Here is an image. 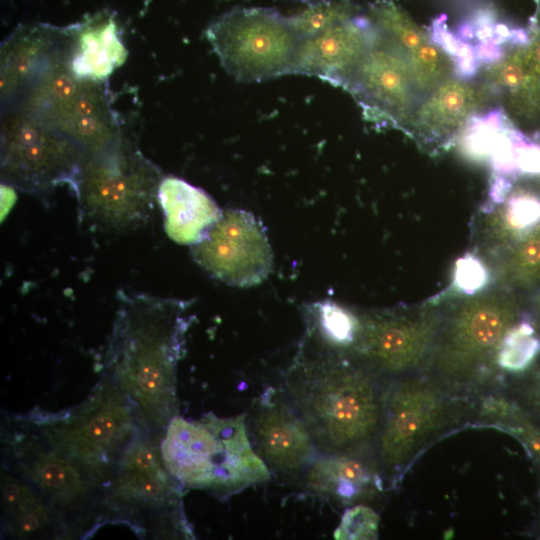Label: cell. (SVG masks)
<instances>
[{"instance_id":"52a82bcc","label":"cell","mask_w":540,"mask_h":540,"mask_svg":"<svg viewBox=\"0 0 540 540\" xmlns=\"http://www.w3.org/2000/svg\"><path fill=\"white\" fill-rule=\"evenodd\" d=\"M206 38L226 72L240 82L291 74L300 38L271 8H235L215 19Z\"/></svg>"},{"instance_id":"6da1fadb","label":"cell","mask_w":540,"mask_h":540,"mask_svg":"<svg viewBox=\"0 0 540 540\" xmlns=\"http://www.w3.org/2000/svg\"><path fill=\"white\" fill-rule=\"evenodd\" d=\"M107 363L154 425L170 421L175 371L191 317L187 301L120 292Z\"/></svg>"},{"instance_id":"4dcf8cb0","label":"cell","mask_w":540,"mask_h":540,"mask_svg":"<svg viewBox=\"0 0 540 540\" xmlns=\"http://www.w3.org/2000/svg\"><path fill=\"white\" fill-rule=\"evenodd\" d=\"M370 20L407 54L428 41L424 32L414 21L393 4H382L373 8L370 12Z\"/></svg>"},{"instance_id":"44dd1931","label":"cell","mask_w":540,"mask_h":540,"mask_svg":"<svg viewBox=\"0 0 540 540\" xmlns=\"http://www.w3.org/2000/svg\"><path fill=\"white\" fill-rule=\"evenodd\" d=\"M485 91L459 80H445L433 89L415 116V127L430 140L447 138L484 105Z\"/></svg>"},{"instance_id":"d4e9b609","label":"cell","mask_w":540,"mask_h":540,"mask_svg":"<svg viewBox=\"0 0 540 540\" xmlns=\"http://www.w3.org/2000/svg\"><path fill=\"white\" fill-rule=\"evenodd\" d=\"M498 275L512 290L528 291L540 287V224L507 250Z\"/></svg>"},{"instance_id":"83f0119b","label":"cell","mask_w":540,"mask_h":540,"mask_svg":"<svg viewBox=\"0 0 540 540\" xmlns=\"http://www.w3.org/2000/svg\"><path fill=\"white\" fill-rule=\"evenodd\" d=\"M2 503L4 511L12 515L13 528L19 534L34 532L48 520V511L36 495L7 475L2 480Z\"/></svg>"},{"instance_id":"30bf717a","label":"cell","mask_w":540,"mask_h":540,"mask_svg":"<svg viewBox=\"0 0 540 540\" xmlns=\"http://www.w3.org/2000/svg\"><path fill=\"white\" fill-rule=\"evenodd\" d=\"M191 253L213 278L237 287L263 282L273 268L263 224L242 209L224 210L205 237L191 246Z\"/></svg>"},{"instance_id":"484cf974","label":"cell","mask_w":540,"mask_h":540,"mask_svg":"<svg viewBox=\"0 0 540 540\" xmlns=\"http://www.w3.org/2000/svg\"><path fill=\"white\" fill-rule=\"evenodd\" d=\"M479 419L518 438L540 466V428L516 403L488 396L480 405Z\"/></svg>"},{"instance_id":"d6986e66","label":"cell","mask_w":540,"mask_h":540,"mask_svg":"<svg viewBox=\"0 0 540 540\" xmlns=\"http://www.w3.org/2000/svg\"><path fill=\"white\" fill-rule=\"evenodd\" d=\"M51 27L21 28L11 35L1 49V99L14 96L51 65L58 38Z\"/></svg>"},{"instance_id":"3957f363","label":"cell","mask_w":540,"mask_h":540,"mask_svg":"<svg viewBox=\"0 0 540 540\" xmlns=\"http://www.w3.org/2000/svg\"><path fill=\"white\" fill-rule=\"evenodd\" d=\"M160 455L171 477L187 488L229 497L266 482V462L250 442L246 413L233 417L203 415L196 421H169Z\"/></svg>"},{"instance_id":"cb8c5ba5","label":"cell","mask_w":540,"mask_h":540,"mask_svg":"<svg viewBox=\"0 0 540 540\" xmlns=\"http://www.w3.org/2000/svg\"><path fill=\"white\" fill-rule=\"evenodd\" d=\"M27 477L53 501L69 505L86 494L88 482L67 457L39 452L24 467Z\"/></svg>"},{"instance_id":"74e56055","label":"cell","mask_w":540,"mask_h":540,"mask_svg":"<svg viewBox=\"0 0 540 540\" xmlns=\"http://www.w3.org/2000/svg\"><path fill=\"white\" fill-rule=\"evenodd\" d=\"M528 47L540 71V28L535 33V36L533 37V39L530 42H528Z\"/></svg>"},{"instance_id":"836d02e7","label":"cell","mask_w":540,"mask_h":540,"mask_svg":"<svg viewBox=\"0 0 540 540\" xmlns=\"http://www.w3.org/2000/svg\"><path fill=\"white\" fill-rule=\"evenodd\" d=\"M379 519L371 507L355 505L345 510L333 536L337 540L377 539Z\"/></svg>"},{"instance_id":"8992f818","label":"cell","mask_w":540,"mask_h":540,"mask_svg":"<svg viewBox=\"0 0 540 540\" xmlns=\"http://www.w3.org/2000/svg\"><path fill=\"white\" fill-rule=\"evenodd\" d=\"M454 403L433 375L402 377L385 391L375 441L380 469L393 486L423 446L450 423Z\"/></svg>"},{"instance_id":"5b68a950","label":"cell","mask_w":540,"mask_h":540,"mask_svg":"<svg viewBox=\"0 0 540 540\" xmlns=\"http://www.w3.org/2000/svg\"><path fill=\"white\" fill-rule=\"evenodd\" d=\"M160 182L157 167L117 138L84 160L75 193L80 216L101 230L136 227L148 218Z\"/></svg>"},{"instance_id":"7402d4cb","label":"cell","mask_w":540,"mask_h":540,"mask_svg":"<svg viewBox=\"0 0 540 540\" xmlns=\"http://www.w3.org/2000/svg\"><path fill=\"white\" fill-rule=\"evenodd\" d=\"M502 205L484 210L481 238L491 251L508 250L540 224V194L519 189L507 196Z\"/></svg>"},{"instance_id":"ba28073f","label":"cell","mask_w":540,"mask_h":540,"mask_svg":"<svg viewBox=\"0 0 540 540\" xmlns=\"http://www.w3.org/2000/svg\"><path fill=\"white\" fill-rule=\"evenodd\" d=\"M86 156L75 141L25 110L3 124L1 177L22 191L39 195L67 183L76 193Z\"/></svg>"},{"instance_id":"f1b7e54d","label":"cell","mask_w":540,"mask_h":540,"mask_svg":"<svg viewBox=\"0 0 540 540\" xmlns=\"http://www.w3.org/2000/svg\"><path fill=\"white\" fill-rule=\"evenodd\" d=\"M540 354V336L530 318L519 321L504 337L497 353V366L506 372L526 370Z\"/></svg>"},{"instance_id":"9c48e42d","label":"cell","mask_w":540,"mask_h":540,"mask_svg":"<svg viewBox=\"0 0 540 540\" xmlns=\"http://www.w3.org/2000/svg\"><path fill=\"white\" fill-rule=\"evenodd\" d=\"M441 323L432 306L384 310L358 316L354 343L346 351L375 375H403L428 366Z\"/></svg>"},{"instance_id":"7c38bea8","label":"cell","mask_w":540,"mask_h":540,"mask_svg":"<svg viewBox=\"0 0 540 540\" xmlns=\"http://www.w3.org/2000/svg\"><path fill=\"white\" fill-rule=\"evenodd\" d=\"M131 428L129 413L113 390L100 392L86 407L54 432L59 452L79 468L99 475L124 443Z\"/></svg>"},{"instance_id":"4316f807","label":"cell","mask_w":540,"mask_h":540,"mask_svg":"<svg viewBox=\"0 0 540 540\" xmlns=\"http://www.w3.org/2000/svg\"><path fill=\"white\" fill-rule=\"evenodd\" d=\"M310 333L317 334L322 349L346 352L354 343L358 316L334 303L316 305L311 311Z\"/></svg>"},{"instance_id":"9a60e30c","label":"cell","mask_w":540,"mask_h":540,"mask_svg":"<svg viewBox=\"0 0 540 540\" xmlns=\"http://www.w3.org/2000/svg\"><path fill=\"white\" fill-rule=\"evenodd\" d=\"M40 119L75 141L87 155L100 152L117 139L108 103L94 81L81 80L72 94Z\"/></svg>"},{"instance_id":"1f68e13d","label":"cell","mask_w":540,"mask_h":540,"mask_svg":"<svg viewBox=\"0 0 540 540\" xmlns=\"http://www.w3.org/2000/svg\"><path fill=\"white\" fill-rule=\"evenodd\" d=\"M468 121L470 124L462 138V151L472 160H485L490 157L498 136L507 127L503 116L499 112H491Z\"/></svg>"},{"instance_id":"5bb4252c","label":"cell","mask_w":540,"mask_h":540,"mask_svg":"<svg viewBox=\"0 0 540 540\" xmlns=\"http://www.w3.org/2000/svg\"><path fill=\"white\" fill-rule=\"evenodd\" d=\"M258 454L279 472H296L316 458V443L286 394L268 387L257 401L253 418Z\"/></svg>"},{"instance_id":"8fae6325","label":"cell","mask_w":540,"mask_h":540,"mask_svg":"<svg viewBox=\"0 0 540 540\" xmlns=\"http://www.w3.org/2000/svg\"><path fill=\"white\" fill-rule=\"evenodd\" d=\"M413 86L408 54L378 29L375 43L344 87L355 95L367 115L394 120L410 110Z\"/></svg>"},{"instance_id":"2e32d148","label":"cell","mask_w":540,"mask_h":540,"mask_svg":"<svg viewBox=\"0 0 540 540\" xmlns=\"http://www.w3.org/2000/svg\"><path fill=\"white\" fill-rule=\"evenodd\" d=\"M157 200L164 213L165 232L182 245L202 240L223 212L203 189L174 176L161 180Z\"/></svg>"},{"instance_id":"7a4b0ae2","label":"cell","mask_w":540,"mask_h":540,"mask_svg":"<svg viewBox=\"0 0 540 540\" xmlns=\"http://www.w3.org/2000/svg\"><path fill=\"white\" fill-rule=\"evenodd\" d=\"M286 396L326 453H358L376 440L383 407L373 374L345 353L300 354Z\"/></svg>"},{"instance_id":"ffe728a7","label":"cell","mask_w":540,"mask_h":540,"mask_svg":"<svg viewBox=\"0 0 540 540\" xmlns=\"http://www.w3.org/2000/svg\"><path fill=\"white\" fill-rule=\"evenodd\" d=\"M170 476L154 448L134 444L122 459L114 495L128 505H163L176 496Z\"/></svg>"},{"instance_id":"603a6c76","label":"cell","mask_w":540,"mask_h":540,"mask_svg":"<svg viewBox=\"0 0 540 540\" xmlns=\"http://www.w3.org/2000/svg\"><path fill=\"white\" fill-rule=\"evenodd\" d=\"M494 85L507 90L514 110L526 117L540 114V71L527 44L518 45L487 72Z\"/></svg>"},{"instance_id":"4fadbf2b","label":"cell","mask_w":540,"mask_h":540,"mask_svg":"<svg viewBox=\"0 0 540 540\" xmlns=\"http://www.w3.org/2000/svg\"><path fill=\"white\" fill-rule=\"evenodd\" d=\"M377 36L378 28L370 19L355 15L318 34L302 38L291 74L316 76L344 87Z\"/></svg>"},{"instance_id":"277c9868","label":"cell","mask_w":540,"mask_h":540,"mask_svg":"<svg viewBox=\"0 0 540 540\" xmlns=\"http://www.w3.org/2000/svg\"><path fill=\"white\" fill-rule=\"evenodd\" d=\"M519 303L510 291L493 289L466 296L441 316L428 366L451 391L478 388L496 376L497 353L519 322Z\"/></svg>"},{"instance_id":"e0dca14e","label":"cell","mask_w":540,"mask_h":540,"mask_svg":"<svg viewBox=\"0 0 540 540\" xmlns=\"http://www.w3.org/2000/svg\"><path fill=\"white\" fill-rule=\"evenodd\" d=\"M307 489L318 496L353 503L383 488L379 470L357 453H327L315 458L305 475Z\"/></svg>"},{"instance_id":"f546056e","label":"cell","mask_w":540,"mask_h":540,"mask_svg":"<svg viewBox=\"0 0 540 540\" xmlns=\"http://www.w3.org/2000/svg\"><path fill=\"white\" fill-rule=\"evenodd\" d=\"M355 16L350 4L335 0L309 3L299 12L288 16V22L297 36L307 38Z\"/></svg>"},{"instance_id":"8d00e7d4","label":"cell","mask_w":540,"mask_h":540,"mask_svg":"<svg viewBox=\"0 0 540 540\" xmlns=\"http://www.w3.org/2000/svg\"><path fill=\"white\" fill-rule=\"evenodd\" d=\"M529 317L537 334L540 336V287L533 298Z\"/></svg>"},{"instance_id":"d590c367","label":"cell","mask_w":540,"mask_h":540,"mask_svg":"<svg viewBox=\"0 0 540 540\" xmlns=\"http://www.w3.org/2000/svg\"><path fill=\"white\" fill-rule=\"evenodd\" d=\"M523 396L531 412L540 421V364L525 383Z\"/></svg>"},{"instance_id":"ac0fdd59","label":"cell","mask_w":540,"mask_h":540,"mask_svg":"<svg viewBox=\"0 0 540 540\" xmlns=\"http://www.w3.org/2000/svg\"><path fill=\"white\" fill-rule=\"evenodd\" d=\"M69 31L72 46L67 66L76 78L98 82L125 62L127 50L112 15H95Z\"/></svg>"},{"instance_id":"e575fe53","label":"cell","mask_w":540,"mask_h":540,"mask_svg":"<svg viewBox=\"0 0 540 540\" xmlns=\"http://www.w3.org/2000/svg\"><path fill=\"white\" fill-rule=\"evenodd\" d=\"M489 282V272L485 264L474 254H466L457 260L454 271V285L466 296L482 292Z\"/></svg>"},{"instance_id":"d6a6232c","label":"cell","mask_w":540,"mask_h":540,"mask_svg":"<svg viewBox=\"0 0 540 540\" xmlns=\"http://www.w3.org/2000/svg\"><path fill=\"white\" fill-rule=\"evenodd\" d=\"M408 57L417 88L426 91L445 81L450 63L441 48L427 41L410 52Z\"/></svg>"}]
</instances>
